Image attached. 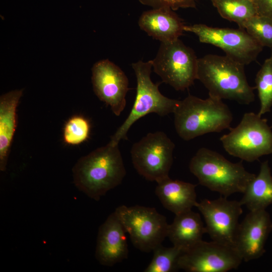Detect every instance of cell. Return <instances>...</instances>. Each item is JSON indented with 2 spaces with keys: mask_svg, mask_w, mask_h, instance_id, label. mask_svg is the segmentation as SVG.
Wrapping results in <instances>:
<instances>
[{
  "mask_svg": "<svg viewBox=\"0 0 272 272\" xmlns=\"http://www.w3.org/2000/svg\"><path fill=\"white\" fill-rule=\"evenodd\" d=\"M72 171L75 186L97 201L120 185L126 175L118 144L110 141L80 158Z\"/></svg>",
  "mask_w": 272,
  "mask_h": 272,
  "instance_id": "1",
  "label": "cell"
},
{
  "mask_svg": "<svg viewBox=\"0 0 272 272\" xmlns=\"http://www.w3.org/2000/svg\"><path fill=\"white\" fill-rule=\"evenodd\" d=\"M244 66L227 55L207 54L198 58L197 80L209 96L248 105L255 100V88L249 85Z\"/></svg>",
  "mask_w": 272,
  "mask_h": 272,
  "instance_id": "2",
  "label": "cell"
},
{
  "mask_svg": "<svg viewBox=\"0 0 272 272\" xmlns=\"http://www.w3.org/2000/svg\"><path fill=\"white\" fill-rule=\"evenodd\" d=\"M173 113L175 130L185 141L230 128L233 120L228 106L211 96L203 99L189 94L179 100Z\"/></svg>",
  "mask_w": 272,
  "mask_h": 272,
  "instance_id": "3",
  "label": "cell"
},
{
  "mask_svg": "<svg viewBox=\"0 0 272 272\" xmlns=\"http://www.w3.org/2000/svg\"><path fill=\"white\" fill-rule=\"evenodd\" d=\"M190 171L200 184L224 196L243 193L256 175L247 171L242 162L232 163L219 153L199 149L191 159Z\"/></svg>",
  "mask_w": 272,
  "mask_h": 272,
  "instance_id": "4",
  "label": "cell"
},
{
  "mask_svg": "<svg viewBox=\"0 0 272 272\" xmlns=\"http://www.w3.org/2000/svg\"><path fill=\"white\" fill-rule=\"evenodd\" d=\"M131 66L137 79L136 96L128 116L111 138L110 142L114 144L127 139L129 129L140 118L151 113L161 116L173 113L179 102V100L162 94L158 88L159 84L152 82L151 60L146 62L139 60L132 63Z\"/></svg>",
  "mask_w": 272,
  "mask_h": 272,
  "instance_id": "5",
  "label": "cell"
},
{
  "mask_svg": "<svg viewBox=\"0 0 272 272\" xmlns=\"http://www.w3.org/2000/svg\"><path fill=\"white\" fill-rule=\"evenodd\" d=\"M220 139L230 155L251 162L272 154V130L258 114H244L239 123Z\"/></svg>",
  "mask_w": 272,
  "mask_h": 272,
  "instance_id": "6",
  "label": "cell"
},
{
  "mask_svg": "<svg viewBox=\"0 0 272 272\" xmlns=\"http://www.w3.org/2000/svg\"><path fill=\"white\" fill-rule=\"evenodd\" d=\"M129 236L133 246L150 252L167 237L166 218L153 208L122 205L114 212Z\"/></svg>",
  "mask_w": 272,
  "mask_h": 272,
  "instance_id": "7",
  "label": "cell"
},
{
  "mask_svg": "<svg viewBox=\"0 0 272 272\" xmlns=\"http://www.w3.org/2000/svg\"><path fill=\"white\" fill-rule=\"evenodd\" d=\"M197 60L194 51L177 39L161 42L151 60L154 72L177 91L188 89L197 79Z\"/></svg>",
  "mask_w": 272,
  "mask_h": 272,
  "instance_id": "8",
  "label": "cell"
},
{
  "mask_svg": "<svg viewBox=\"0 0 272 272\" xmlns=\"http://www.w3.org/2000/svg\"><path fill=\"white\" fill-rule=\"evenodd\" d=\"M175 145L163 131L150 132L134 143L130 154L138 173L157 183L169 177Z\"/></svg>",
  "mask_w": 272,
  "mask_h": 272,
  "instance_id": "9",
  "label": "cell"
},
{
  "mask_svg": "<svg viewBox=\"0 0 272 272\" xmlns=\"http://www.w3.org/2000/svg\"><path fill=\"white\" fill-rule=\"evenodd\" d=\"M184 31L195 34L201 43L222 49L226 55L244 65L254 61L263 47L246 30L217 28L205 24L185 25Z\"/></svg>",
  "mask_w": 272,
  "mask_h": 272,
  "instance_id": "10",
  "label": "cell"
},
{
  "mask_svg": "<svg viewBox=\"0 0 272 272\" xmlns=\"http://www.w3.org/2000/svg\"><path fill=\"white\" fill-rule=\"evenodd\" d=\"M242 260L234 248L201 240L181 254L178 267L188 272H226L236 269Z\"/></svg>",
  "mask_w": 272,
  "mask_h": 272,
  "instance_id": "11",
  "label": "cell"
},
{
  "mask_svg": "<svg viewBox=\"0 0 272 272\" xmlns=\"http://www.w3.org/2000/svg\"><path fill=\"white\" fill-rule=\"evenodd\" d=\"M242 206L239 201L229 200L226 197L204 199L195 205L204 218L207 233L212 240L234 248Z\"/></svg>",
  "mask_w": 272,
  "mask_h": 272,
  "instance_id": "12",
  "label": "cell"
},
{
  "mask_svg": "<svg viewBox=\"0 0 272 272\" xmlns=\"http://www.w3.org/2000/svg\"><path fill=\"white\" fill-rule=\"evenodd\" d=\"M91 81L97 97L119 116L126 105L128 80L122 70L108 59L100 60L92 67Z\"/></svg>",
  "mask_w": 272,
  "mask_h": 272,
  "instance_id": "13",
  "label": "cell"
},
{
  "mask_svg": "<svg viewBox=\"0 0 272 272\" xmlns=\"http://www.w3.org/2000/svg\"><path fill=\"white\" fill-rule=\"evenodd\" d=\"M272 230V222L265 210L250 211L241 223L236 235L235 248L243 260L248 261L261 257Z\"/></svg>",
  "mask_w": 272,
  "mask_h": 272,
  "instance_id": "14",
  "label": "cell"
},
{
  "mask_svg": "<svg viewBox=\"0 0 272 272\" xmlns=\"http://www.w3.org/2000/svg\"><path fill=\"white\" fill-rule=\"evenodd\" d=\"M126 231L113 212L98 230L95 257L104 266H112L128 257Z\"/></svg>",
  "mask_w": 272,
  "mask_h": 272,
  "instance_id": "15",
  "label": "cell"
},
{
  "mask_svg": "<svg viewBox=\"0 0 272 272\" xmlns=\"http://www.w3.org/2000/svg\"><path fill=\"white\" fill-rule=\"evenodd\" d=\"M138 24L141 30L161 42L179 39L185 26L182 19L169 7L144 12L140 17Z\"/></svg>",
  "mask_w": 272,
  "mask_h": 272,
  "instance_id": "16",
  "label": "cell"
},
{
  "mask_svg": "<svg viewBox=\"0 0 272 272\" xmlns=\"http://www.w3.org/2000/svg\"><path fill=\"white\" fill-rule=\"evenodd\" d=\"M195 187L196 185L169 177L157 183L155 194L165 209L177 215L195 207Z\"/></svg>",
  "mask_w": 272,
  "mask_h": 272,
  "instance_id": "17",
  "label": "cell"
},
{
  "mask_svg": "<svg viewBox=\"0 0 272 272\" xmlns=\"http://www.w3.org/2000/svg\"><path fill=\"white\" fill-rule=\"evenodd\" d=\"M23 89L15 90L0 97V170H6L10 148L17 127V108Z\"/></svg>",
  "mask_w": 272,
  "mask_h": 272,
  "instance_id": "18",
  "label": "cell"
},
{
  "mask_svg": "<svg viewBox=\"0 0 272 272\" xmlns=\"http://www.w3.org/2000/svg\"><path fill=\"white\" fill-rule=\"evenodd\" d=\"M207 233L206 226L198 213L192 210L175 215L169 225L167 237L173 246L185 252L201 241Z\"/></svg>",
  "mask_w": 272,
  "mask_h": 272,
  "instance_id": "19",
  "label": "cell"
},
{
  "mask_svg": "<svg viewBox=\"0 0 272 272\" xmlns=\"http://www.w3.org/2000/svg\"><path fill=\"white\" fill-rule=\"evenodd\" d=\"M239 201L250 211L265 210L272 204V175L267 161L261 164L258 175L249 183Z\"/></svg>",
  "mask_w": 272,
  "mask_h": 272,
  "instance_id": "20",
  "label": "cell"
},
{
  "mask_svg": "<svg viewBox=\"0 0 272 272\" xmlns=\"http://www.w3.org/2000/svg\"><path fill=\"white\" fill-rule=\"evenodd\" d=\"M220 16L236 23L240 28L244 23L258 15L253 0H213Z\"/></svg>",
  "mask_w": 272,
  "mask_h": 272,
  "instance_id": "21",
  "label": "cell"
},
{
  "mask_svg": "<svg viewBox=\"0 0 272 272\" xmlns=\"http://www.w3.org/2000/svg\"><path fill=\"white\" fill-rule=\"evenodd\" d=\"M255 88L258 92L260 109L257 113L262 116L270 111L272 107V58L265 59L255 78Z\"/></svg>",
  "mask_w": 272,
  "mask_h": 272,
  "instance_id": "22",
  "label": "cell"
},
{
  "mask_svg": "<svg viewBox=\"0 0 272 272\" xmlns=\"http://www.w3.org/2000/svg\"><path fill=\"white\" fill-rule=\"evenodd\" d=\"M153 258L145 272H172L178 269L179 258L183 251L177 247L159 245L154 250Z\"/></svg>",
  "mask_w": 272,
  "mask_h": 272,
  "instance_id": "23",
  "label": "cell"
},
{
  "mask_svg": "<svg viewBox=\"0 0 272 272\" xmlns=\"http://www.w3.org/2000/svg\"><path fill=\"white\" fill-rule=\"evenodd\" d=\"M240 28L246 30L262 47L272 49V19L257 15L244 23Z\"/></svg>",
  "mask_w": 272,
  "mask_h": 272,
  "instance_id": "24",
  "label": "cell"
},
{
  "mask_svg": "<svg viewBox=\"0 0 272 272\" xmlns=\"http://www.w3.org/2000/svg\"><path fill=\"white\" fill-rule=\"evenodd\" d=\"M89 121L84 117L75 115L65 123L63 130L64 143L70 145H79L86 141L90 132Z\"/></svg>",
  "mask_w": 272,
  "mask_h": 272,
  "instance_id": "25",
  "label": "cell"
},
{
  "mask_svg": "<svg viewBox=\"0 0 272 272\" xmlns=\"http://www.w3.org/2000/svg\"><path fill=\"white\" fill-rule=\"evenodd\" d=\"M142 4L153 9L170 8L173 11L180 8H195V0H138Z\"/></svg>",
  "mask_w": 272,
  "mask_h": 272,
  "instance_id": "26",
  "label": "cell"
},
{
  "mask_svg": "<svg viewBox=\"0 0 272 272\" xmlns=\"http://www.w3.org/2000/svg\"><path fill=\"white\" fill-rule=\"evenodd\" d=\"M258 15L272 19V0H253Z\"/></svg>",
  "mask_w": 272,
  "mask_h": 272,
  "instance_id": "27",
  "label": "cell"
},
{
  "mask_svg": "<svg viewBox=\"0 0 272 272\" xmlns=\"http://www.w3.org/2000/svg\"><path fill=\"white\" fill-rule=\"evenodd\" d=\"M271 58H272V51H271V56H270Z\"/></svg>",
  "mask_w": 272,
  "mask_h": 272,
  "instance_id": "28",
  "label": "cell"
},
{
  "mask_svg": "<svg viewBox=\"0 0 272 272\" xmlns=\"http://www.w3.org/2000/svg\"><path fill=\"white\" fill-rule=\"evenodd\" d=\"M211 1H213V0H211Z\"/></svg>",
  "mask_w": 272,
  "mask_h": 272,
  "instance_id": "29",
  "label": "cell"
}]
</instances>
